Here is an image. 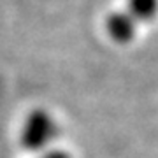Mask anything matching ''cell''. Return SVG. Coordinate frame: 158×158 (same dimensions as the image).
Listing matches in <instances>:
<instances>
[{
    "instance_id": "cell-1",
    "label": "cell",
    "mask_w": 158,
    "mask_h": 158,
    "mask_svg": "<svg viewBox=\"0 0 158 158\" xmlns=\"http://www.w3.org/2000/svg\"><path fill=\"white\" fill-rule=\"evenodd\" d=\"M55 121L46 111H34L28 114V118L21 130V142L27 149L37 151L44 148L55 135Z\"/></svg>"
},
{
    "instance_id": "cell-2",
    "label": "cell",
    "mask_w": 158,
    "mask_h": 158,
    "mask_svg": "<svg viewBox=\"0 0 158 158\" xmlns=\"http://www.w3.org/2000/svg\"><path fill=\"white\" fill-rule=\"evenodd\" d=\"M158 0H128V12L141 19H149L156 12Z\"/></svg>"
},
{
    "instance_id": "cell-3",
    "label": "cell",
    "mask_w": 158,
    "mask_h": 158,
    "mask_svg": "<svg viewBox=\"0 0 158 158\" xmlns=\"http://www.w3.org/2000/svg\"><path fill=\"white\" fill-rule=\"evenodd\" d=\"M44 158H65L62 155V153H53V155H48V156H44Z\"/></svg>"
}]
</instances>
